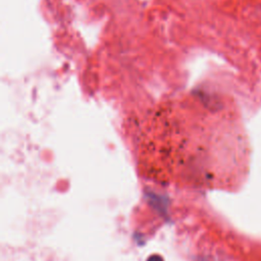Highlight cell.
Segmentation results:
<instances>
[{
    "label": "cell",
    "instance_id": "cell-1",
    "mask_svg": "<svg viewBox=\"0 0 261 261\" xmlns=\"http://www.w3.org/2000/svg\"><path fill=\"white\" fill-rule=\"evenodd\" d=\"M147 261H164V258H162L160 255L154 254V255H151V256L147 259Z\"/></svg>",
    "mask_w": 261,
    "mask_h": 261
}]
</instances>
